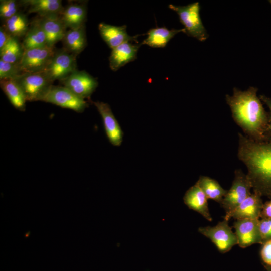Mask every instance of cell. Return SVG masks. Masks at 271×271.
<instances>
[{
  "label": "cell",
  "mask_w": 271,
  "mask_h": 271,
  "mask_svg": "<svg viewBox=\"0 0 271 271\" xmlns=\"http://www.w3.org/2000/svg\"><path fill=\"white\" fill-rule=\"evenodd\" d=\"M257 92V89L254 87L245 91L234 88L232 96L226 95V100L234 120L246 136L256 141L263 142L267 140L266 132L269 121Z\"/></svg>",
  "instance_id": "1"
},
{
  "label": "cell",
  "mask_w": 271,
  "mask_h": 271,
  "mask_svg": "<svg viewBox=\"0 0 271 271\" xmlns=\"http://www.w3.org/2000/svg\"><path fill=\"white\" fill-rule=\"evenodd\" d=\"M237 156L246 166L254 192L271 197V141L258 142L239 133Z\"/></svg>",
  "instance_id": "2"
},
{
  "label": "cell",
  "mask_w": 271,
  "mask_h": 271,
  "mask_svg": "<svg viewBox=\"0 0 271 271\" xmlns=\"http://www.w3.org/2000/svg\"><path fill=\"white\" fill-rule=\"evenodd\" d=\"M168 7L177 14L187 35L202 42L207 39L208 35L200 16V7L198 2L185 6L170 4Z\"/></svg>",
  "instance_id": "3"
},
{
  "label": "cell",
  "mask_w": 271,
  "mask_h": 271,
  "mask_svg": "<svg viewBox=\"0 0 271 271\" xmlns=\"http://www.w3.org/2000/svg\"><path fill=\"white\" fill-rule=\"evenodd\" d=\"M15 79L21 86L27 101H41L53 83L43 71L23 73Z\"/></svg>",
  "instance_id": "4"
},
{
  "label": "cell",
  "mask_w": 271,
  "mask_h": 271,
  "mask_svg": "<svg viewBox=\"0 0 271 271\" xmlns=\"http://www.w3.org/2000/svg\"><path fill=\"white\" fill-rule=\"evenodd\" d=\"M56 51L54 47L47 46L24 50L18 63L22 74L43 71L50 63Z\"/></svg>",
  "instance_id": "5"
},
{
  "label": "cell",
  "mask_w": 271,
  "mask_h": 271,
  "mask_svg": "<svg viewBox=\"0 0 271 271\" xmlns=\"http://www.w3.org/2000/svg\"><path fill=\"white\" fill-rule=\"evenodd\" d=\"M251 184L246 174L241 170L235 171V177L232 185L224 196L221 205L229 213L235 209L250 194Z\"/></svg>",
  "instance_id": "6"
},
{
  "label": "cell",
  "mask_w": 271,
  "mask_h": 271,
  "mask_svg": "<svg viewBox=\"0 0 271 271\" xmlns=\"http://www.w3.org/2000/svg\"><path fill=\"white\" fill-rule=\"evenodd\" d=\"M76 56L64 48L56 50L50 63L43 71L53 83L64 80L77 70Z\"/></svg>",
  "instance_id": "7"
},
{
  "label": "cell",
  "mask_w": 271,
  "mask_h": 271,
  "mask_svg": "<svg viewBox=\"0 0 271 271\" xmlns=\"http://www.w3.org/2000/svg\"><path fill=\"white\" fill-rule=\"evenodd\" d=\"M198 231L208 238L221 253L229 251L238 244L235 232L228 225V220L224 219L214 226L199 227Z\"/></svg>",
  "instance_id": "8"
},
{
  "label": "cell",
  "mask_w": 271,
  "mask_h": 271,
  "mask_svg": "<svg viewBox=\"0 0 271 271\" xmlns=\"http://www.w3.org/2000/svg\"><path fill=\"white\" fill-rule=\"evenodd\" d=\"M41 101L52 103L64 108L82 112L87 103L64 86L51 85Z\"/></svg>",
  "instance_id": "9"
},
{
  "label": "cell",
  "mask_w": 271,
  "mask_h": 271,
  "mask_svg": "<svg viewBox=\"0 0 271 271\" xmlns=\"http://www.w3.org/2000/svg\"><path fill=\"white\" fill-rule=\"evenodd\" d=\"M60 82L63 86L83 99L89 98L98 85L96 78L85 71L78 70Z\"/></svg>",
  "instance_id": "10"
},
{
  "label": "cell",
  "mask_w": 271,
  "mask_h": 271,
  "mask_svg": "<svg viewBox=\"0 0 271 271\" xmlns=\"http://www.w3.org/2000/svg\"><path fill=\"white\" fill-rule=\"evenodd\" d=\"M259 219H239L233 227L239 247H247L255 243L262 244L259 229Z\"/></svg>",
  "instance_id": "11"
},
{
  "label": "cell",
  "mask_w": 271,
  "mask_h": 271,
  "mask_svg": "<svg viewBox=\"0 0 271 271\" xmlns=\"http://www.w3.org/2000/svg\"><path fill=\"white\" fill-rule=\"evenodd\" d=\"M100 114L106 136L110 143L119 146L123 140V133L108 104L103 102H92Z\"/></svg>",
  "instance_id": "12"
},
{
  "label": "cell",
  "mask_w": 271,
  "mask_h": 271,
  "mask_svg": "<svg viewBox=\"0 0 271 271\" xmlns=\"http://www.w3.org/2000/svg\"><path fill=\"white\" fill-rule=\"evenodd\" d=\"M261 196L253 193L245 199L238 206L230 212L226 213L224 219L231 218L239 219H259L263 206Z\"/></svg>",
  "instance_id": "13"
},
{
  "label": "cell",
  "mask_w": 271,
  "mask_h": 271,
  "mask_svg": "<svg viewBox=\"0 0 271 271\" xmlns=\"http://www.w3.org/2000/svg\"><path fill=\"white\" fill-rule=\"evenodd\" d=\"M126 26H120L109 25L105 23H100L98 25L100 34L111 49L127 42H137V38L139 36H131L127 32Z\"/></svg>",
  "instance_id": "14"
},
{
  "label": "cell",
  "mask_w": 271,
  "mask_h": 271,
  "mask_svg": "<svg viewBox=\"0 0 271 271\" xmlns=\"http://www.w3.org/2000/svg\"><path fill=\"white\" fill-rule=\"evenodd\" d=\"M141 44L127 42L111 49L109 57L110 69L116 71L137 58V52Z\"/></svg>",
  "instance_id": "15"
},
{
  "label": "cell",
  "mask_w": 271,
  "mask_h": 271,
  "mask_svg": "<svg viewBox=\"0 0 271 271\" xmlns=\"http://www.w3.org/2000/svg\"><path fill=\"white\" fill-rule=\"evenodd\" d=\"M207 199L205 194L196 183L186 192L183 197L184 203L189 209L198 212L208 221H212V218L209 212Z\"/></svg>",
  "instance_id": "16"
},
{
  "label": "cell",
  "mask_w": 271,
  "mask_h": 271,
  "mask_svg": "<svg viewBox=\"0 0 271 271\" xmlns=\"http://www.w3.org/2000/svg\"><path fill=\"white\" fill-rule=\"evenodd\" d=\"M39 20L46 36L47 46L54 47L56 43L62 40L66 32L60 15L40 17Z\"/></svg>",
  "instance_id": "17"
},
{
  "label": "cell",
  "mask_w": 271,
  "mask_h": 271,
  "mask_svg": "<svg viewBox=\"0 0 271 271\" xmlns=\"http://www.w3.org/2000/svg\"><path fill=\"white\" fill-rule=\"evenodd\" d=\"M20 3L28 7L29 13H37L40 17L61 15L64 10L60 0H24Z\"/></svg>",
  "instance_id": "18"
},
{
  "label": "cell",
  "mask_w": 271,
  "mask_h": 271,
  "mask_svg": "<svg viewBox=\"0 0 271 271\" xmlns=\"http://www.w3.org/2000/svg\"><path fill=\"white\" fill-rule=\"evenodd\" d=\"M180 32L185 33V29L169 30L165 27L152 28L148 31L147 37L141 44L152 48H164L175 35Z\"/></svg>",
  "instance_id": "19"
},
{
  "label": "cell",
  "mask_w": 271,
  "mask_h": 271,
  "mask_svg": "<svg viewBox=\"0 0 271 271\" xmlns=\"http://www.w3.org/2000/svg\"><path fill=\"white\" fill-rule=\"evenodd\" d=\"M62 41L66 51L75 56L80 53L87 45L85 25L67 31Z\"/></svg>",
  "instance_id": "20"
},
{
  "label": "cell",
  "mask_w": 271,
  "mask_h": 271,
  "mask_svg": "<svg viewBox=\"0 0 271 271\" xmlns=\"http://www.w3.org/2000/svg\"><path fill=\"white\" fill-rule=\"evenodd\" d=\"M86 15L85 5L71 4L64 8L60 17L66 28L75 29L84 25Z\"/></svg>",
  "instance_id": "21"
},
{
  "label": "cell",
  "mask_w": 271,
  "mask_h": 271,
  "mask_svg": "<svg viewBox=\"0 0 271 271\" xmlns=\"http://www.w3.org/2000/svg\"><path fill=\"white\" fill-rule=\"evenodd\" d=\"M0 85L12 105L20 111H24L27 101L21 86L16 80L11 79H2Z\"/></svg>",
  "instance_id": "22"
},
{
  "label": "cell",
  "mask_w": 271,
  "mask_h": 271,
  "mask_svg": "<svg viewBox=\"0 0 271 271\" xmlns=\"http://www.w3.org/2000/svg\"><path fill=\"white\" fill-rule=\"evenodd\" d=\"M22 44L24 50L47 46L46 36L39 19L32 22L24 36Z\"/></svg>",
  "instance_id": "23"
},
{
  "label": "cell",
  "mask_w": 271,
  "mask_h": 271,
  "mask_svg": "<svg viewBox=\"0 0 271 271\" xmlns=\"http://www.w3.org/2000/svg\"><path fill=\"white\" fill-rule=\"evenodd\" d=\"M196 183L208 199L221 204L227 190L223 189L216 180L207 176H202Z\"/></svg>",
  "instance_id": "24"
},
{
  "label": "cell",
  "mask_w": 271,
  "mask_h": 271,
  "mask_svg": "<svg viewBox=\"0 0 271 271\" xmlns=\"http://www.w3.org/2000/svg\"><path fill=\"white\" fill-rule=\"evenodd\" d=\"M3 26L12 36L18 38L24 37L29 28L26 16L20 12L5 20Z\"/></svg>",
  "instance_id": "25"
},
{
  "label": "cell",
  "mask_w": 271,
  "mask_h": 271,
  "mask_svg": "<svg viewBox=\"0 0 271 271\" xmlns=\"http://www.w3.org/2000/svg\"><path fill=\"white\" fill-rule=\"evenodd\" d=\"M24 51L22 44L20 42L19 39L12 37L0 49V59L7 62L19 63Z\"/></svg>",
  "instance_id": "26"
},
{
  "label": "cell",
  "mask_w": 271,
  "mask_h": 271,
  "mask_svg": "<svg viewBox=\"0 0 271 271\" xmlns=\"http://www.w3.org/2000/svg\"><path fill=\"white\" fill-rule=\"evenodd\" d=\"M21 74L18 63L7 62L0 59V80L15 79Z\"/></svg>",
  "instance_id": "27"
},
{
  "label": "cell",
  "mask_w": 271,
  "mask_h": 271,
  "mask_svg": "<svg viewBox=\"0 0 271 271\" xmlns=\"http://www.w3.org/2000/svg\"><path fill=\"white\" fill-rule=\"evenodd\" d=\"M18 5L14 0L0 1V16L5 21L18 13Z\"/></svg>",
  "instance_id": "28"
},
{
  "label": "cell",
  "mask_w": 271,
  "mask_h": 271,
  "mask_svg": "<svg viewBox=\"0 0 271 271\" xmlns=\"http://www.w3.org/2000/svg\"><path fill=\"white\" fill-rule=\"evenodd\" d=\"M259 229L262 244L271 239V219L259 220Z\"/></svg>",
  "instance_id": "29"
},
{
  "label": "cell",
  "mask_w": 271,
  "mask_h": 271,
  "mask_svg": "<svg viewBox=\"0 0 271 271\" xmlns=\"http://www.w3.org/2000/svg\"><path fill=\"white\" fill-rule=\"evenodd\" d=\"M262 244L260 251L261 259L266 266H271V239Z\"/></svg>",
  "instance_id": "30"
},
{
  "label": "cell",
  "mask_w": 271,
  "mask_h": 271,
  "mask_svg": "<svg viewBox=\"0 0 271 271\" xmlns=\"http://www.w3.org/2000/svg\"><path fill=\"white\" fill-rule=\"evenodd\" d=\"M5 27H0V49H1L12 37Z\"/></svg>",
  "instance_id": "31"
},
{
  "label": "cell",
  "mask_w": 271,
  "mask_h": 271,
  "mask_svg": "<svg viewBox=\"0 0 271 271\" xmlns=\"http://www.w3.org/2000/svg\"><path fill=\"white\" fill-rule=\"evenodd\" d=\"M260 99L268 107L270 110V120L269 121V124L266 132V136L267 138L269 137H271V98L268 97L265 95H260Z\"/></svg>",
  "instance_id": "32"
},
{
  "label": "cell",
  "mask_w": 271,
  "mask_h": 271,
  "mask_svg": "<svg viewBox=\"0 0 271 271\" xmlns=\"http://www.w3.org/2000/svg\"><path fill=\"white\" fill-rule=\"evenodd\" d=\"M260 217L262 219H271V200L263 204Z\"/></svg>",
  "instance_id": "33"
},
{
  "label": "cell",
  "mask_w": 271,
  "mask_h": 271,
  "mask_svg": "<svg viewBox=\"0 0 271 271\" xmlns=\"http://www.w3.org/2000/svg\"><path fill=\"white\" fill-rule=\"evenodd\" d=\"M265 267H266V269L267 270V271H271V266L266 265Z\"/></svg>",
  "instance_id": "34"
},
{
  "label": "cell",
  "mask_w": 271,
  "mask_h": 271,
  "mask_svg": "<svg viewBox=\"0 0 271 271\" xmlns=\"http://www.w3.org/2000/svg\"><path fill=\"white\" fill-rule=\"evenodd\" d=\"M269 2L271 4V0L269 1Z\"/></svg>",
  "instance_id": "35"
}]
</instances>
